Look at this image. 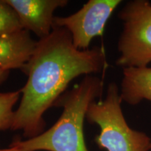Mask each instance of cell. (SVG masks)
Listing matches in <instances>:
<instances>
[{"instance_id": "1", "label": "cell", "mask_w": 151, "mask_h": 151, "mask_svg": "<svg viewBox=\"0 0 151 151\" xmlns=\"http://www.w3.org/2000/svg\"><path fill=\"white\" fill-rule=\"evenodd\" d=\"M108 64L103 47L78 50L69 32L53 26L51 33L37 41L33 53L22 71L27 80L20 91L11 130H21L24 137L43 132L45 113L54 107L70 83L82 75L104 71Z\"/></svg>"}, {"instance_id": "2", "label": "cell", "mask_w": 151, "mask_h": 151, "mask_svg": "<svg viewBox=\"0 0 151 151\" xmlns=\"http://www.w3.org/2000/svg\"><path fill=\"white\" fill-rule=\"evenodd\" d=\"M104 86L103 78L85 76L57 100L54 107L63 109L50 129L32 139H14L10 146L25 151H88L84 139V120L90 105L101 97Z\"/></svg>"}, {"instance_id": "3", "label": "cell", "mask_w": 151, "mask_h": 151, "mask_svg": "<svg viewBox=\"0 0 151 151\" xmlns=\"http://www.w3.org/2000/svg\"><path fill=\"white\" fill-rule=\"evenodd\" d=\"M120 88L115 83L109 84L106 97L90 105L86 119L99 126L100 132L94 141L107 151H149L151 139L144 132L132 129L123 112Z\"/></svg>"}, {"instance_id": "4", "label": "cell", "mask_w": 151, "mask_h": 151, "mask_svg": "<svg viewBox=\"0 0 151 151\" xmlns=\"http://www.w3.org/2000/svg\"><path fill=\"white\" fill-rule=\"evenodd\" d=\"M118 16L123 28L118 43L116 65L124 68L146 67L151 62V3L132 0Z\"/></svg>"}, {"instance_id": "5", "label": "cell", "mask_w": 151, "mask_h": 151, "mask_svg": "<svg viewBox=\"0 0 151 151\" xmlns=\"http://www.w3.org/2000/svg\"><path fill=\"white\" fill-rule=\"evenodd\" d=\"M121 2L120 0H89L74 14L55 16L54 25L69 32L77 49L88 50L94 38L103 35L107 21Z\"/></svg>"}, {"instance_id": "6", "label": "cell", "mask_w": 151, "mask_h": 151, "mask_svg": "<svg viewBox=\"0 0 151 151\" xmlns=\"http://www.w3.org/2000/svg\"><path fill=\"white\" fill-rule=\"evenodd\" d=\"M18 17L22 29L33 32L40 39L51 33L54 13L67 5V0H6Z\"/></svg>"}, {"instance_id": "7", "label": "cell", "mask_w": 151, "mask_h": 151, "mask_svg": "<svg viewBox=\"0 0 151 151\" xmlns=\"http://www.w3.org/2000/svg\"><path fill=\"white\" fill-rule=\"evenodd\" d=\"M37 42L24 29L0 36V70H21L33 53Z\"/></svg>"}, {"instance_id": "8", "label": "cell", "mask_w": 151, "mask_h": 151, "mask_svg": "<svg viewBox=\"0 0 151 151\" xmlns=\"http://www.w3.org/2000/svg\"><path fill=\"white\" fill-rule=\"evenodd\" d=\"M120 94L122 101L129 105L151 101V68H124Z\"/></svg>"}, {"instance_id": "9", "label": "cell", "mask_w": 151, "mask_h": 151, "mask_svg": "<svg viewBox=\"0 0 151 151\" xmlns=\"http://www.w3.org/2000/svg\"><path fill=\"white\" fill-rule=\"evenodd\" d=\"M21 97L20 90L0 92V131L11 129L14 117V106Z\"/></svg>"}, {"instance_id": "10", "label": "cell", "mask_w": 151, "mask_h": 151, "mask_svg": "<svg viewBox=\"0 0 151 151\" xmlns=\"http://www.w3.org/2000/svg\"><path fill=\"white\" fill-rule=\"evenodd\" d=\"M22 29L18 17L6 0H0V36Z\"/></svg>"}, {"instance_id": "11", "label": "cell", "mask_w": 151, "mask_h": 151, "mask_svg": "<svg viewBox=\"0 0 151 151\" xmlns=\"http://www.w3.org/2000/svg\"><path fill=\"white\" fill-rule=\"evenodd\" d=\"M9 73H10L9 71L0 70V85H1L7 80L9 76Z\"/></svg>"}, {"instance_id": "12", "label": "cell", "mask_w": 151, "mask_h": 151, "mask_svg": "<svg viewBox=\"0 0 151 151\" xmlns=\"http://www.w3.org/2000/svg\"><path fill=\"white\" fill-rule=\"evenodd\" d=\"M0 151H25L16 146H10L8 148H0Z\"/></svg>"}]
</instances>
